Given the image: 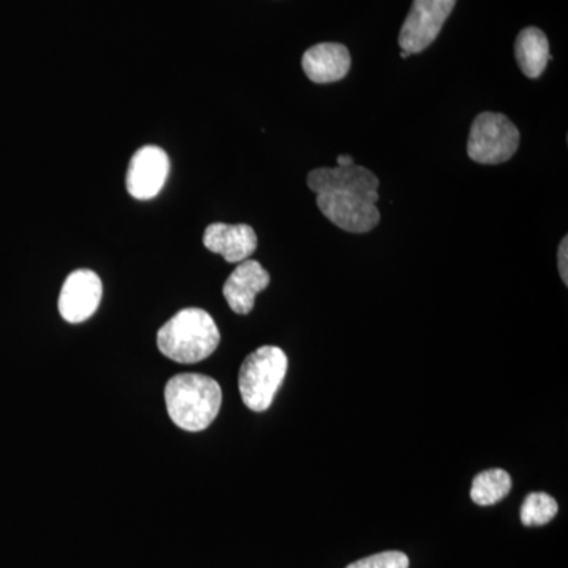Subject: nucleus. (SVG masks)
<instances>
[{
  "label": "nucleus",
  "mask_w": 568,
  "mask_h": 568,
  "mask_svg": "<svg viewBox=\"0 0 568 568\" xmlns=\"http://www.w3.org/2000/svg\"><path fill=\"white\" fill-rule=\"evenodd\" d=\"M160 353L178 364H197L220 345L215 321L201 308H185L171 317L156 335Z\"/></svg>",
  "instance_id": "2"
},
{
  "label": "nucleus",
  "mask_w": 568,
  "mask_h": 568,
  "mask_svg": "<svg viewBox=\"0 0 568 568\" xmlns=\"http://www.w3.org/2000/svg\"><path fill=\"white\" fill-rule=\"evenodd\" d=\"M287 373V357L276 346H263L245 358L239 373V390L248 409L264 413L274 403Z\"/></svg>",
  "instance_id": "3"
},
{
  "label": "nucleus",
  "mask_w": 568,
  "mask_h": 568,
  "mask_svg": "<svg viewBox=\"0 0 568 568\" xmlns=\"http://www.w3.org/2000/svg\"><path fill=\"white\" fill-rule=\"evenodd\" d=\"M271 284V275L257 261H242L223 286V295L227 305L237 315H248L256 301Z\"/></svg>",
  "instance_id": "10"
},
{
  "label": "nucleus",
  "mask_w": 568,
  "mask_h": 568,
  "mask_svg": "<svg viewBox=\"0 0 568 568\" xmlns=\"http://www.w3.org/2000/svg\"><path fill=\"white\" fill-rule=\"evenodd\" d=\"M171 420L185 432H203L219 416L222 387L212 377L183 373L171 377L164 388Z\"/></svg>",
  "instance_id": "1"
},
{
  "label": "nucleus",
  "mask_w": 568,
  "mask_h": 568,
  "mask_svg": "<svg viewBox=\"0 0 568 568\" xmlns=\"http://www.w3.org/2000/svg\"><path fill=\"white\" fill-rule=\"evenodd\" d=\"M102 295L100 276L89 268H81L67 276L59 295V312L67 323H84L99 308Z\"/></svg>",
  "instance_id": "8"
},
{
  "label": "nucleus",
  "mask_w": 568,
  "mask_h": 568,
  "mask_svg": "<svg viewBox=\"0 0 568 568\" xmlns=\"http://www.w3.org/2000/svg\"><path fill=\"white\" fill-rule=\"evenodd\" d=\"M302 67L310 81L328 84L343 80L351 70V54L339 43H320L306 50Z\"/></svg>",
  "instance_id": "12"
},
{
  "label": "nucleus",
  "mask_w": 568,
  "mask_h": 568,
  "mask_svg": "<svg viewBox=\"0 0 568 568\" xmlns=\"http://www.w3.org/2000/svg\"><path fill=\"white\" fill-rule=\"evenodd\" d=\"M346 568H409V558L402 551H384L355 560Z\"/></svg>",
  "instance_id": "16"
},
{
  "label": "nucleus",
  "mask_w": 568,
  "mask_h": 568,
  "mask_svg": "<svg viewBox=\"0 0 568 568\" xmlns=\"http://www.w3.org/2000/svg\"><path fill=\"white\" fill-rule=\"evenodd\" d=\"M308 186L313 193H351L376 204L379 200V179L364 166L320 168L308 174Z\"/></svg>",
  "instance_id": "7"
},
{
  "label": "nucleus",
  "mask_w": 568,
  "mask_h": 568,
  "mask_svg": "<svg viewBox=\"0 0 568 568\" xmlns=\"http://www.w3.org/2000/svg\"><path fill=\"white\" fill-rule=\"evenodd\" d=\"M457 0H414L402 32L399 47L407 54L425 51L443 31Z\"/></svg>",
  "instance_id": "5"
},
{
  "label": "nucleus",
  "mask_w": 568,
  "mask_h": 568,
  "mask_svg": "<svg viewBox=\"0 0 568 568\" xmlns=\"http://www.w3.org/2000/svg\"><path fill=\"white\" fill-rule=\"evenodd\" d=\"M336 163L342 168L353 166L354 160L353 156L349 155H339L338 159H336Z\"/></svg>",
  "instance_id": "18"
},
{
  "label": "nucleus",
  "mask_w": 568,
  "mask_h": 568,
  "mask_svg": "<svg viewBox=\"0 0 568 568\" xmlns=\"http://www.w3.org/2000/svg\"><path fill=\"white\" fill-rule=\"evenodd\" d=\"M511 477L507 470L489 469L478 474L473 480L470 499L480 507L495 506L510 493Z\"/></svg>",
  "instance_id": "14"
},
{
  "label": "nucleus",
  "mask_w": 568,
  "mask_h": 568,
  "mask_svg": "<svg viewBox=\"0 0 568 568\" xmlns=\"http://www.w3.org/2000/svg\"><path fill=\"white\" fill-rule=\"evenodd\" d=\"M568 239L564 237L562 242L559 245L558 252V264H559V274L560 278H562L564 284H568Z\"/></svg>",
  "instance_id": "17"
},
{
  "label": "nucleus",
  "mask_w": 568,
  "mask_h": 568,
  "mask_svg": "<svg viewBox=\"0 0 568 568\" xmlns=\"http://www.w3.org/2000/svg\"><path fill=\"white\" fill-rule=\"evenodd\" d=\"M317 207L325 219L347 233L364 234L375 230L381 220L376 204L351 193L317 194Z\"/></svg>",
  "instance_id": "6"
},
{
  "label": "nucleus",
  "mask_w": 568,
  "mask_h": 568,
  "mask_svg": "<svg viewBox=\"0 0 568 568\" xmlns=\"http://www.w3.org/2000/svg\"><path fill=\"white\" fill-rule=\"evenodd\" d=\"M515 55H517L519 69L530 80L540 78L552 59L549 54L547 36L537 28H526L525 31L519 32L515 43Z\"/></svg>",
  "instance_id": "13"
},
{
  "label": "nucleus",
  "mask_w": 568,
  "mask_h": 568,
  "mask_svg": "<svg viewBox=\"0 0 568 568\" xmlns=\"http://www.w3.org/2000/svg\"><path fill=\"white\" fill-rule=\"evenodd\" d=\"M168 174H170V159L166 152L156 145H145L130 160L126 190L134 200H152L162 192Z\"/></svg>",
  "instance_id": "9"
},
{
  "label": "nucleus",
  "mask_w": 568,
  "mask_h": 568,
  "mask_svg": "<svg viewBox=\"0 0 568 568\" xmlns=\"http://www.w3.org/2000/svg\"><path fill=\"white\" fill-rule=\"evenodd\" d=\"M559 506L555 497L547 493H530L521 507V523L528 528L545 526L558 515Z\"/></svg>",
  "instance_id": "15"
},
{
  "label": "nucleus",
  "mask_w": 568,
  "mask_h": 568,
  "mask_svg": "<svg viewBox=\"0 0 568 568\" xmlns=\"http://www.w3.org/2000/svg\"><path fill=\"white\" fill-rule=\"evenodd\" d=\"M519 132L510 119L497 112H481L470 126L467 155L478 164L506 163L517 153Z\"/></svg>",
  "instance_id": "4"
},
{
  "label": "nucleus",
  "mask_w": 568,
  "mask_h": 568,
  "mask_svg": "<svg viewBox=\"0 0 568 568\" xmlns=\"http://www.w3.org/2000/svg\"><path fill=\"white\" fill-rule=\"evenodd\" d=\"M204 246L230 264L248 260L257 248V235L248 224L213 223L204 233Z\"/></svg>",
  "instance_id": "11"
},
{
  "label": "nucleus",
  "mask_w": 568,
  "mask_h": 568,
  "mask_svg": "<svg viewBox=\"0 0 568 568\" xmlns=\"http://www.w3.org/2000/svg\"><path fill=\"white\" fill-rule=\"evenodd\" d=\"M407 55H409V54H407V52L402 51V58H403V59H406V58H407Z\"/></svg>",
  "instance_id": "19"
}]
</instances>
